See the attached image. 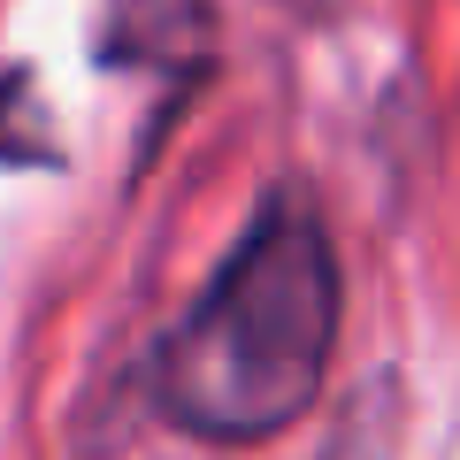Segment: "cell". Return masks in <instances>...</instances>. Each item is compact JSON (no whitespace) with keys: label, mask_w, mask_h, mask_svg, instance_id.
Here are the masks:
<instances>
[{"label":"cell","mask_w":460,"mask_h":460,"mask_svg":"<svg viewBox=\"0 0 460 460\" xmlns=\"http://www.w3.org/2000/svg\"><path fill=\"white\" fill-rule=\"evenodd\" d=\"M338 345V261L299 199H269L162 353V399L192 438L261 445L314 407Z\"/></svg>","instance_id":"1"}]
</instances>
